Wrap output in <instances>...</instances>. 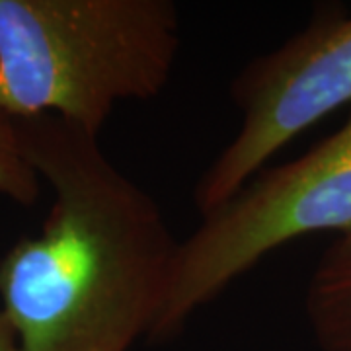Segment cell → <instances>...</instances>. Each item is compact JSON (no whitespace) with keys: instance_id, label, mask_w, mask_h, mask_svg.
Listing matches in <instances>:
<instances>
[{"instance_id":"obj_1","label":"cell","mask_w":351,"mask_h":351,"mask_svg":"<svg viewBox=\"0 0 351 351\" xmlns=\"http://www.w3.org/2000/svg\"><path fill=\"white\" fill-rule=\"evenodd\" d=\"M16 125L53 203L0 260L2 313L22 351H129L158 322L180 242L98 137L55 115Z\"/></svg>"},{"instance_id":"obj_2","label":"cell","mask_w":351,"mask_h":351,"mask_svg":"<svg viewBox=\"0 0 351 351\" xmlns=\"http://www.w3.org/2000/svg\"><path fill=\"white\" fill-rule=\"evenodd\" d=\"M178 49L170 0H0V108L98 137L119 104L162 94Z\"/></svg>"},{"instance_id":"obj_3","label":"cell","mask_w":351,"mask_h":351,"mask_svg":"<svg viewBox=\"0 0 351 351\" xmlns=\"http://www.w3.org/2000/svg\"><path fill=\"white\" fill-rule=\"evenodd\" d=\"M351 232V113L334 135L281 166H265L180 242L152 341L189 318L269 252L316 234Z\"/></svg>"},{"instance_id":"obj_4","label":"cell","mask_w":351,"mask_h":351,"mask_svg":"<svg viewBox=\"0 0 351 351\" xmlns=\"http://www.w3.org/2000/svg\"><path fill=\"white\" fill-rule=\"evenodd\" d=\"M230 98L240 112L239 133L197 180L193 201L201 217L230 199L302 131L351 104V16L316 18L252 59L232 80Z\"/></svg>"},{"instance_id":"obj_5","label":"cell","mask_w":351,"mask_h":351,"mask_svg":"<svg viewBox=\"0 0 351 351\" xmlns=\"http://www.w3.org/2000/svg\"><path fill=\"white\" fill-rule=\"evenodd\" d=\"M304 311L324 351H351V232L328 246L306 287Z\"/></svg>"},{"instance_id":"obj_6","label":"cell","mask_w":351,"mask_h":351,"mask_svg":"<svg viewBox=\"0 0 351 351\" xmlns=\"http://www.w3.org/2000/svg\"><path fill=\"white\" fill-rule=\"evenodd\" d=\"M0 195L20 205H34L39 176L25 158L16 119L0 108Z\"/></svg>"},{"instance_id":"obj_7","label":"cell","mask_w":351,"mask_h":351,"mask_svg":"<svg viewBox=\"0 0 351 351\" xmlns=\"http://www.w3.org/2000/svg\"><path fill=\"white\" fill-rule=\"evenodd\" d=\"M0 351H22L16 330L10 324L8 316L0 308Z\"/></svg>"}]
</instances>
